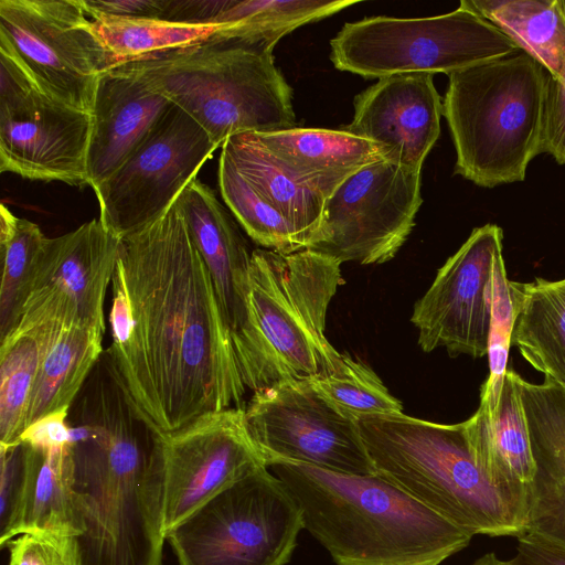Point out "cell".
Listing matches in <instances>:
<instances>
[{"mask_svg":"<svg viewBox=\"0 0 565 565\" xmlns=\"http://www.w3.org/2000/svg\"><path fill=\"white\" fill-rule=\"evenodd\" d=\"M111 291L107 362L156 433L207 413L245 411L231 334L177 201L120 238Z\"/></svg>","mask_w":565,"mask_h":565,"instance_id":"6da1fadb","label":"cell"},{"mask_svg":"<svg viewBox=\"0 0 565 565\" xmlns=\"http://www.w3.org/2000/svg\"><path fill=\"white\" fill-rule=\"evenodd\" d=\"M71 427L75 502L85 532L83 565H162L152 490L156 431L106 365L93 377Z\"/></svg>","mask_w":565,"mask_h":565,"instance_id":"7a4b0ae2","label":"cell"},{"mask_svg":"<svg viewBox=\"0 0 565 565\" xmlns=\"http://www.w3.org/2000/svg\"><path fill=\"white\" fill-rule=\"evenodd\" d=\"M268 468L335 565H440L472 539L377 475L290 461Z\"/></svg>","mask_w":565,"mask_h":565,"instance_id":"3957f363","label":"cell"},{"mask_svg":"<svg viewBox=\"0 0 565 565\" xmlns=\"http://www.w3.org/2000/svg\"><path fill=\"white\" fill-rule=\"evenodd\" d=\"M375 473L473 536H520L529 501L493 483L478 465L463 422L402 414L356 419Z\"/></svg>","mask_w":565,"mask_h":565,"instance_id":"277c9868","label":"cell"},{"mask_svg":"<svg viewBox=\"0 0 565 565\" xmlns=\"http://www.w3.org/2000/svg\"><path fill=\"white\" fill-rule=\"evenodd\" d=\"M448 77L443 115L454 173L482 188L523 181L543 152L547 71L520 51Z\"/></svg>","mask_w":565,"mask_h":565,"instance_id":"5b68a950","label":"cell"},{"mask_svg":"<svg viewBox=\"0 0 565 565\" xmlns=\"http://www.w3.org/2000/svg\"><path fill=\"white\" fill-rule=\"evenodd\" d=\"M191 116L215 145L297 124L292 89L270 52L218 38L120 64Z\"/></svg>","mask_w":565,"mask_h":565,"instance_id":"8992f818","label":"cell"},{"mask_svg":"<svg viewBox=\"0 0 565 565\" xmlns=\"http://www.w3.org/2000/svg\"><path fill=\"white\" fill-rule=\"evenodd\" d=\"M341 265L311 249H253L250 318L279 382L322 376L343 366V353L326 337L328 308L342 284Z\"/></svg>","mask_w":565,"mask_h":565,"instance_id":"52a82bcc","label":"cell"},{"mask_svg":"<svg viewBox=\"0 0 565 565\" xmlns=\"http://www.w3.org/2000/svg\"><path fill=\"white\" fill-rule=\"evenodd\" d=\"M339 71L364 78L452 73L521 50L491 22L459 4L428 18L372 17L345 23L330 41Z\"/></svg>","mask_w":565,"mask_h":565,"instance_id":"ba28073f","label":"cell"},{"mask_svg":"<svg viewBox=\"0 0 565 565\" xmlns=\"http://www.w3.org/2000/svg\"><path fill=\"white\" fill-rule=\"evenodd\" d=\"M301 510L268 467L236 481L167 536L179 565H287Z\"/></svg>","mask_w":565,"mask_h":565,"instance_id":"9c48e42d","label":"cell"},{"mask_svg":"<svg viewBox=\"0 0 565 565\" xmlns=\"http://www.w3.org/2000/svg\"><path fill=\"white\" fill-rule=\"evenodd\" d=\"M263 467L268 466L242 409L207 413L178 430L156 433L152 490L163 539L217 493Z\"/></svg>","mask_w":565,"mask_h":565,"instance_id":"30bf717a","label":"cell"},{"mask_svg":"<svg viewBox=\"0 0 565 565\" xmlns=\"http://www.w3.org/2000/svg\"><path fill=\"white\" fill-rule=\"evenodd\" d=\"M92 114L46 95L0 38V171L88 185Z\"/></svg>","mask_w":565,"mask_h":565,"instance_id":"8fae6325","label":"cell"},{"mask_svg":"<svg viewBox=\"0 0 565 565\" xmlns=\"http://www.w3.org/2000/svg\"><path fill=\"white\" fill-rule=\"evenodd\" d=\"M0 36L46 95L92 114L114 62L79 0H0Z\"/></svg>","mask_w":565,"mask_h":565,"instance_id":"7c38bea8","label":"cell"},{"mask_svg":"<svg viewBox=\"0 0 565 565\" xmlns=\"http://www.w3.org/2000/svg\"><path fill=\"white\" fill-rule=\"evenodd\" d=\"M218 148L172 104L129 158L94 188L99 220L122 237L163 215Z\"/></svg>","mask_w":565,"mask_h":565,"instance_id":"4fadbf2b","label":"cell"},{"mask_svg":"<svg viewBox=\"0 0 565 565\" xmlns=\"http://www.w3.org/2000/svg\"><path fill=\"white\" fill-rule=\"evenodd\" d=\"M245 420L267 466L290 461L376 475L358 422L319 395L310 379L285 380L253 392Z\"/></svg>","mask_w":565,"mask_h":565,"instance_id":"5bb4252c","label":"cell"},{"mask_svg":"<svg viewBox=\"0 0 565 565\" xmlns=\"http://www.w3.org/2000/svg\"><path fill=\"white\" fill-rule=\"evenodd\" d=\"M420 189L422 171L385 159L360 169L326 200L319 238L309 249L341 263L391 260L414 228Z\"/></svg>","mask_w":565,"mask_h":565,"instance_id":"9a60e30c","label":"cell"},{"mask_svg":"<svg viewBox=\"0 0 565 565\" xmlns=\"http://www.w3.org/2000/svg\"><path fill=\"white\" fill-rule=\"evenodd\" d=\"M502 242L500 226L476 227L438 269L428 290L416 301L411 317L424 352L445 348L451 356L487 355L493 267L503 255Z\"/></svg>","mask_w":565,"mask_h":565,"instance_id":"2e32d148","label":"cell"},{"mask_svg":"<svg viewBox=\"0 0 565 565\" xmlns=\"http://www.w3.org/2000/svg\"><path fill=\"white\" fill-rule=\"evenodd\" d=\"M189 233L210 271L231 334L243 382L255 386L271 375L266 347L250 318L252 252L215 192L194 179L177 200Z\"/></svg>","mask_w":565,"mask_h":565,"instance_id":"e0dca14e","label":"cell"},{"mask_svg":"<svg viewBox=\"0 0 565 565\" xmlns=\"http://www.w3.org/2000/svg\"><path fill=\"white\" fill-rule=\"evenodd\" d=\"M119 248L120 237L99 218L64 235L49 237L24 308L43 307L66 323L106 331L105 298Z\"/></svg>","mask_w":565,"mask_h":565,"instance_id":"ac0fdd59","label":"cell"},{"mask_svg":"<svg viewBox=\"0 0 565 565\" xmlns=\"http://www.w3.org/2000/svg\"><path fill=\"white\" fill-rule=\"evenodd\" d=\"M344 130L382 146L385 160L412 171L423 162L440 134L443 103L433 74L405 73L379 78L358 94Z\"/></svg>","mask_w":565,"mask_h":565,"instance_id":"d6986e66","label":"cell"},{"mask_svg":"<svg viewBox=\"0 0 565 565\" xmlns=\"http://www.w3.org/2000/svg\"><path fill=\"white\" fill-rule=\"evenodd\" d=\"M513 376L534 461L526 532L565 545V386Z\"/></svg>","mask_w":565,"mask_h":565,"instance_id":"ffe728a7","label":"cell"},{"mask_svg":"<svg viewBox=\"0 0 565 565\" xmlns=\"http://www.w3.org/2000/svg\"><path fill=\"white\" fill-rule=\"evenodd\" d=\"M171 105L167 97L122 65L105 72L92 111L88 186L94 189L107 180Z\"/></svg>","mask_w":565,"mask_h":565,"instance_id":"44dd1931","label":"cell"},{"mask_svg":"<svg viewBox=\"0 0 565 565\" xmlns=\"http://www.w3.org/2000/svg\"><path fill=\"white\" fill-rule=\"evenodd\" d=\"M74 480L71 445L52 450L23 445L21 482L1 525L0 545L3 547L24 533L81 537L85 527L75 502Z\"/></svg>","mask_w":565,"mask_h":565,"instance_id":"7402d4cb","label":"cell"},{"mask_svg":"<svg viewBox=\"0 0 565 565\" xmlns=\"http://www.w3.org/2000/svg\"><path fill=\"white\" fill-rule=\"evenodd\" d=\"M253 134L285 169L326 200L348 177L386 157L382 146L345 130L295 127Z\"/></svg>","mask_w":565,"mask_h":565,"instance_id":"603a6c76","label":"cell"},{"mask_svg":"<svg viewBox=\"0 0 565 565\" xmlns=\"http://www.w3.org/2000/svg\"><path fill=\"white\" fill-rule=\"evenodd\" d=\"M514 371L508 369L497 407L480 403L463 422L473 456L498 487L525 497L534 476V461L525 414Z\"/></svg>","mask_w":565,"mask_h":565,"instance_id":"cb8c5ba5","label":"cell"},{"mask_svg":"<svg viewBox=\"0 0 565 565\" xmlns=\"http://www.w3.org/2000/svg\"><path fill=\"white\" fill-rule=\"evenodd\" d=\"M66 324L54 312L26 308L0 345V444L19 443L43 359Z\"/></svg>","mask_w":565,"mask_h":565,"instance_id":"d4e9b609","label":"cell"},{"mask_svg":"<svg viewBox=\"0 0 565 565\" xmlns=\"http://www.w3.org/2000/svg\"><path fill=\"white\" fill-rule=\"evenodd\" d=\"M221 148L266 202L298 231L307 249L313 246L319 238L326 198L296 179L253 132L232 136Z\"/></svg>","mask_w":565,"mask_h":565,"instance_id":"484cf974","label":"cell"},{"mask_svg":"<svg viewBox=\"0 0 565 565\" xmlns=\"http://www.w3.org/2000/svg\"><path fill=\"white\" fill-rule=\"evenodd\" d=\"M105 331L88 324H64L49 348L28 409L24 429L41 417L71 407L103 354Z\"/></svg>","mask_w":565,"mask_h":565,"instance_id":"4316f807","label":"cell"},{"mask_svg":"<svg viewBox=\"0 0 565 565\" xmlns=\"http://www.w3.org/2000/svg\"><path fill=\"white\" fill-rule=\"evenodd\" d=\"M522 290L511 344L545 383L565 386V278H536Z\"/></svg>","mask_w":565,"mask_h":565,"instance_id":"83f0119b","label":"cell"},{"mask_svg":"<svg viewBox=\"0 0 565 565\" xmlns=\"http://www.w3.org/2000/svg\"><path fill=\"white\" fill-rule=\"evenodd\" d=\"M552 77L561 75L565 58V12L562 0H462Z\"/></svg>","mask_w":565,"mask_h":565,"instance_id":"f1b7e54d","label":"cell"},{"mask_svg":"<svg viewBox=\"0 0 565 565\" xmlns=\"http://www.w3.org/2000/svg\"><path fill=\"white\" fill-rule=\"evenodd\" d=\"M355 0H228L218 23H228L225 40L273 53L277 42L297 28L332 15Z\"/></svg>","mask_w":565,"mask_h":565,"instance_id":"f546056e","label":"cell"},{"mask_svg":"<svg viewBox=\"0 0 565 565\" xmlns=\"http://www.w3.org/2000/svg\"><path fill=\"white\" fill-rule=\"evenodd\" d=\"M111 55L114 67L157 53L218 39L227 23H184L164 19L88 15Z\"/></svg>","mask_w":565,"mask_h":565,"instance_id":"4dcf8cb0","label":"cell"},{"mask_svg":"<svg viewBox=\"0 0 565 565\" xmlns=\"http://www.w3.org/2000/svg\"><path fill=\"white\" fill-rule=\"evenodd\" d=\"M47 238L38 224L0 207V341L18 326Z\"/></svg>","mask_w":565,"mask_h":565,"instance_id":"1f68e13d","label":"cell"},{"mask_svg":"<svg viewBox=\"0 0 565 565\" xmlns=\"http://www.w3.org/2000/svg\"><path fill=\"white\" fill-rule=\"evenodd\" d=\"M217 174L225 204L257 245L282 254L307 249L298 231L266 202L223 152L220 154Z\"/></svg>","mask_w":565,"mask_h":565,"instance_id":"d6a6232c","label":"cell"},{"mask_svg":"<svg viewBox=\"0 0 565 565\" xmlns=\"http://www.w3.org/2000/svg\"><path fill=\"white\" fill-rule=\"evenodd\" d=\"M343 360L338 372L309 377L319 395L355 420L361 416L403 413L401 401L390 393L371 367L347 353Z\"/></svg>","mask_w":565,"mask_h":565,"instance_id":"836d02e7","label":"cell"},{"mask_svg":"<svg viewBox=\"0 0 565 565\" xmlns=\"http://www.w3.org/2000/svg\"><path fill=\"white\" fill-rule=\"evenodd\" d=\"M522 282L508 278L503 255L499 256L492 276V310L488 344L489 377L481 387L480 403L497 407L508 370L512 330L522 302Z\"/></svg>","mask_w":565,"mask_h":565,"instance_id":"e575fe53","label":"cell"},{"mask_svg":"<svg viewBox=\"0 0 565 565\" xmlns=\"http://www.w3.org/2000/svg\"><path fill=\"white\" fill-rule=\"evenodd\" d=\"M78 537L24 533L11 540L9 565H83Z\"/></svg>","mask_w":565,"mask_h":565,"instance_id":"d590c367","label":"cell"},{"mask_svg":"<svg viewBox=\"0 0 565 565\" xmlns=\"http://www.w3.org/2000/svg\"><path fill=\"white\" fill-rule=\"evenodd\" d=\"M565 12V0H562ZM543 152L565 164V58L561 75L548 74L545 94Z\"/></svg>","mask_w":565,"mask_h":565,"instance_id":"8d00e7d4","label":"cell"},{"mask_svg":"<svg viewBox=\"0 0 565 565\" xmlns=\"http://www.w3.org/2000/svg\"><path fill=\"white\" fill-rule=\"evenodd\" d=\"M70 409L71 407H65L35 420L22 431L18 441L39 450L70 446L71 427L67 423Z\"/></svg>","mask_w":565,"mask_h":565,"instance_id":"74e56055","label":"cell"},{"mask_svg":"<svg viewBox=\"0 0 565 565\" xmlns=\"http://www.w3.org/2000/svg\"><path fill=\"white\" fill-rule=\"evenodd\" d=\"M87 15L104 14L129 19H164L168 0H79Z\"/></svg>","mask_w":565,"mask_h":565,"instance_id":"f35d334b","label":"cell"},{"mask_svg":"<svg viewBox=\"0 0 565 565\" xmlns=\"http://www.w3.org/2000/svg\"><path fill=\"white\" fill-rule=\"evenodd\" d=\"M0 523L6 522L14 503L22 476L23 445L0 444Z\"/></svg>","mask_w":565,"mask_h":565,"instance_id":"ab89813d","label":"cell"},{"mask_svg":"<svg viewBox=\"0 0 565 565\" xmlns=\"http://www.w3.org/2000/svg\"><path fill=\"white\" fill-rule=\"evenodd\" d=\"M516 539V555L510 559L512 564L565 565V545L532 532Z\"/></svg>","mask_w":565,"mask_h":565,"instance_id":"60d3db41","label":"cell"},{"mask_svg":"<svg viewBox=\"0 0 565 565\" xmlns=\"http://www.w3.org/2000/svg\"><path fill=\"white\" fill-rule=\"evenodd\" d=\"M228 0H168L164 20L184 23H218Z\"/></svg>","mask_w":565,"mask_h":565,"instance_id":"b9f144b4","label":"cell"},{"mask_svg":"<svg viewBox=\"0 0 565 565\" xmlns=\"http://www.w3.org/2000/svg\"><path fill=\"white\" fill-rule=\"evenodd\" d=\"M472 565H514L511 561H501L495 554L488 553L478 558Z\"/></svg>","mask_w":565,"mask_h":565,"instance_id":"7bdbcfd3","label":"cell"}]
</instances>
